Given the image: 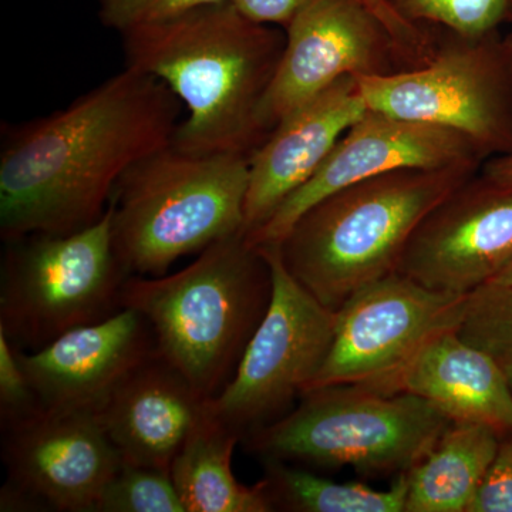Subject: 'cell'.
<instances>
[{
	"label": "cell",
	"instance_id": "cell-1",
	"mask_svg": "<svg viewBox=\"0 0 512 512\" xmlns=\"http://www.w3.org/2000/svg\"><path fill=\"white\" fill-rule=\"evenodd\" d=\"M181 104L157 77L126 66L62 110L3 127V242L96 224L120 178L173 144Z\"/></svg>",
	"mask_w": 512,
	"mask_h": 512
},
{
	"label": "cell",
	"instance_id": "cell-2",
	"mask_svg": "<svg viewBox=\"0 0 512 512\" xmlns=\"http://www.w3.org/2000/svg\"><path fill=\"white\" fill-rule=\"evenodd\" d=\"M126 66L167 84L188 117L173 146L192 156H252L268 134L262 103L284 55L286 35L245 18L231 0L120 33Z\"/></svg>",
	"mask_w": 512,
	"mask_h": 512
},
{
	"label": "cell",
	"instance_id": "cell-3",
	"mask_svg": "<svg viewBox=\"0 0 512 512\" xmlns=\"http://www.w3.org/2000/svg\"><path fill=\"white\" fill-rule=\"evenodd\" d=\"M272 291L264 249L238 232L173 275L128 276L121 305L148 320L158 353L208 402L234 377Z\"/></svg>",
	"mask_w": 512,
	"mask_h": 512
},
{
	"label": "cell",
	"instance_id": "cell-4",
	"mask_svg": "<svg viewBox=\"0 0 512 512\" xmlns=\"http://www.w3.org/2000/svg\"><path fill=\"white\" fill-rule=\"evenodd\" d=\"M481 167L402 168L333 192L276 245L282 262L306 291L338 311L360 288L397 271L420 221Z\"/></svg>",
	"mask_w": 512,
	"mask_h": 512
},
{
	"label": "cell",
	"instance_id": "cell-5",
	"mask_svg": "<svg viewBox=\"0 0 512 512\" xmlns=\"http://www.w3.org/2000/svg\"><path fill=\"white\" fill-rule=\"evenodd\" d=\"M251 157L192 156L170 144L133 165L109 205L127 274L165 275L183 256L242 232Z\"/></svg>",
	"mask_w": 512,
	"mask_h": 512
},
{
	"label": "cell",
	"instance_id": "cell-6",
	"mask_svg": "<svg viewBox=\"0 0 512 512\" xmlns=\"http://www.w3.org/2000/svg\"><path fill=\"white\" fill-rule=\"evenodd\" d=\"M451 423L414 394L340 384L303 393L291 412L241 444L264 461L397 477L419 464Z\"/></svg>",
	"mask_w": 512,
	"mask_h": 512
},
{
	"label": "cell",
	"instance_id": "cell-7",
	"mask_svg": "<svg viewBox=\"0 0 512 512\" xmlns=\"http://www.w3.org/2000/svg\"><path fill=\"white\" fill-rule=\"evenodd\" d=\"M128 276L114 248L110 207L82 231L5 242L0 332L23 352L45 348L63 333L123 309Z\"/></svg>",
	"mask_w": 512,
	"mask_h": 512
},
{
	"label": "cell",
	"instance_id": "cell-8",
	"mask_svg": "<svg viewBox=\"0 0 512 512\" xmlns=\"http://www.w3.org/2000/svg\"><path fill=\"white\" fill-rule=\"evenodd\" d=\"M433 29L424 66L356 76L367 110L460 131L487 160L512 153V33Z\"/></svg>",
	"mask_w": 512,
	"mask_h": 512
},
{
	"label": "cell",
	"instance_id": "cell-9",
	"mask_svg": "<svg viewBox=\"0 0 512 512\" xmlns=\"http://www.w3.org/2000/svg\"><path fill=\"white\" fill-rule=\"evenodd\" d=\"M261 248V247H259ZM272 268L271 303L231 382L207 409L241 441L291 412L311 389L335 340L338 311L320 303L264 247Z\"/></svg>",
	"mask_w": 512,
	"mask_h": 512
},
{
	"label": "cell",
	"instance_id": "cell-10",
	"mask_svg": "<svg viewBox=\"0 0 512 512\" xmlns=\"http://www.w3.org/2000/svg\"><path fill=\"white\" fill-rule=\"evenodd\" d=\"M467 295L433 291L400 272L363 286L338 309L332 349L309 390L349 384L390 393L429 340L458 329Z\"/></svg>",
	"mask_w": 512,
	"mask_h": 512
},
{
	"label": "cell",
	"instance_id": "cell-11",
	"mask_svg": "<svg viewBox=\"0 0 512 512\" xmlns=\"http://www.w3.org/2000/svg\"><path fill=\"white\" fill-rule=\"evenodd\" d=\"M2 511L96 512L120 454L93 412L40 407L2 426Z\"/></svg>",
	"mask_w": 512,
	"mask_h": 512
},
{
	"label": "cell",
	"instance_id": "cell-12",
	"mask_svg": "<svg viewBox=\"0 0 512 512\" xmlns=\"http://www.w3.org/2000/svg\"><path fill=\"white\" fill-rule=\"evenodd\" d=\"M285 30L284 55L259 113L268 136L340 77L417 69L363 0H306Z\"/></svg>",
	"mask_w": 512,
	"mask_h": 512
},
{
	"label": "cell",
	"instance_id": "cell-13",
	"mask_svg": "<svg viewBox=\"0 0 512 512\" xmlns=\"http://www.w3.org/2000/svg\"><path fill=\"white\" fill-rule=\"evenodd\" d=\"M512 261V183L484 173L420 221L397 271L433 291L467 295Z\"/></svg>",
	"mask_w": 512,
	"mask_h": 512
},
{
	"label": "cell",
	"instance_id": "cell-14",
	"mask_svg": "<svg viewBox=\"0 0 512 512\" xmlns=\"http://www.w3.org/2000/svg\"><path fill=\"white\" fill-rule=\"evenodd\" d=\"M485 161L483 151L460 131L367 110L343 134L316 173L289 195L261 228L245 238L255 247H276L316 202L376 175L402 168L483 165Z\"/></svg>",
	"mask_w": 512,
	"mask_h": 512
},
{
	"label": "cell",
	"instance_id": "cell-15",
	"mask_svg": "<svg viewBox=\"0 0 512 512\" xmlns=\"http://www.w3.org/2000/svg\"><path fill=\"white\" fill-rule=\"evenodd\" d=\"M156 350L148 320L136 309L123 308L35 352L16 349V355L43 409L94 412Z\"/></svg>",
	"mask_w": 512,
	"mask_h": 512
},
{
	"label": "cell",
	"instance_id": "cell-16",
	"mask_svg": "<svg viewBox=\"0 0 512 512\" xmlns=\"http://www.w3.org/2000/svg\"><path fill=\"white\" fill-rule=\"evenodd\" d=\"M366 111L359 82L349 74L279 121L251 157L242 234L261 228Z\"/></svg>",
	"mask_w": 512,
	"mask_h": 512
},
{
	"label": "cell",
	"instance_id": "cell-17",
	"mask_svg": "<svg viewBox=\"0 0 512 512\" xmlns=\"http://www.w3.org/2000/svg\"><path fill=\"white\" fill-rule=\"evenodd\" d=\"M205 409L207 402L156 350L93 413L123 463L171 474Z\"/></svg>",
	"mask_w": 512,
	"mask_h": 512
},
{
	"label": "cell",
	"instance_id": "cell-18",
	"mask_svg": "<svg viewBox=\"0 0 512 512\" xmlns=\"http://www.w3.org/2000/svg\"><path fill=\"white\" fill-rule=\"evenodd\" d=\"M399 392L427 400L454 423L512 431V392L503 367L458 329L439 333L417 352L394 379L390 393Z\"/></svg>",
	"mask_w": 512,
	"mask_h": 512
},
{
	"label": "cell",
	"instance_id": "cell-19",
	"mask_svg": "<svg viewBox=\"0 0 512 512\" xmlns=\"http://www.w3.org/2000/svg\"><path fill=\"white\" fill-rule=\"evenodd\" d=\"M500 439V431L487 424L453 421L407 473L406 512H468Z\"/></svg>",
	"mask_w": 512,
	"mask_h": 512
},
{
	"label": "cell",
	"instance_id": "cell-20",
	"mask_svg": "<svg viewBox=\"0 0 512 512\" xmlns=\"http://www.w3.org/2000/svg\"><path fill=\"white\" fill-rule=\"evenodd\" d=\"M241 437L208 409L171 466L185 512H271L261 483H239L232 456Z\"/></svg>",
	"mask_w": 512,
	"mask_h": 512
},
{
	"label": "cell",
	"instance_id": "cell-21",
	"mask_svg": "<svg viewBox=\"0 0 512 512\" xmlns=\"http://www.w3.org/2000/svg\"><path fill=\"white\" fill-rule=\"evenodd\" d=\"M264 463L259 483L272 511L406 512L407 473L394 477L387 490H375L360 483H336L285 461Z\"/></svg>",
	"mask_w": 512,
	"mask_h": 512
},
{
	"label": "cell",
	"instance_id": "cell-22",
	"mask_svg": "<svg viewBox=\"0 0 512 512\" xmlns=\"http://www.w3.org/2000/svg\"><path fill=\"white\" fill-rule=\"evenodd\" d=\"M404 20L420 28H444L478 35L505 23L510 0H384Z\"/></svg>",
	"mask_w": 512,
	"mask_h": 512
},
{
	"label": "cell",
	"instance_id": "cell-23",
	"mask_svg": "<svg viewBox=\"0 0 512 512\" xmlns=\"http://www.w3.org/2000/svg\"><path fill=\"white\" fill-rule=\"evenodd\" d=\"M96 512H185L170 473L121 463Z\"/></svg>",
	"mask_w": 512,
	"mask_h": 512
},
{
	"label": "cell",
	"instance_id": "cell-24",
	"mask_svg": "<svg viewBox=\"0 0 512 512\" xmlns=\"http://www.w3.org/2000/svg\"><path fill=\"white\" fill-rule=\"evenodd\" d=\"M458 333L495 359L512 355V286L485 284L468 293Z\"/></svg>",
	"mask_w": 512,
	"mask_h": 512
},
{
	"label": "cell",
	"instance_id": "cell-25",
	"mask_svg": "<svg viewBox=\"0 0 512 512\" xmlns=\"http://www.w3.org/2000/svg\"><path fill=\"white\" fill-rule=\"evenodd\" d=\"M222 2L227 0H97L101 23L119 33L180 18Z\"/></svg>",
	"mask_w": 512,
	"mask_h": 512
},
{
	"label": "cell",
	"instance_id": "cell-26",
	"mask_svg": "<svg viewBox=\"0 0 512 512\" xmlns=\"http://www.w3.org/2000/svg\"><path fill=\"white\" fill-rule=\"evenodd\" d=\"M36 394L20 366L16 349L0 332V424L13 423L40 409Z\"/></svg>",
	"mask_w": 512,
	"mask_h": 512
},
{
	"label": "cell",
	"instance_id": "cell-27",
	"mask_svg": "<svg viewBox=\"0 0 512 512\" xmlns=\"http://www.w3.org/2000/svg\"><path fill=\"white\" fill-rule=\"evenodd\" d=\"M468 512H512V431L501 434L497 454Z\"/></svg>",
	"mask_w": 512,
	"mask_h": 512
},
{
	"label": "cell",
	"instance_id": "cell-28",
	"mask_svg": "<svg viewBox=\"0 0 512 512\" xmlns=\"http://www.w3.org/2000/svg\"><path fill=\"white\" fill-rule=\"evenodd\" d=\"M363 2L383 20L384 25L392 32L394 39L402 46L416 67L429 62L434 52V33L430 28H420L400 18L384 0H363Z\"/></svg>",
	"mask_w": 512,
	"mask_h": 512
},
{
	"label": "cell",
	"instance_id": "cell-29",
	"mask_svg": "<svg viewBox=\"0 0 512 512\" xmlns=\"http://www.w3.org/2000/svg\"><path fill=\"white\" fill-rule=\"evenodd\" d=\"M245 16L256 23L271 26H286L295 18L306 0H231Z\"/></svg>",
	"mask_w": 512,
	"mask_h": 512
},
{
	"label": "cell",
	"instance_id": "cell-30",
	"mask_svg": "<svg viewBox=\"0 0 512 512\" xmlns=\"http://www.w3.org/2000/svg\"><path fill=\"white\" fill-rule=\"evenodd\" d=\"M481 173L495 180L512 183V153L490 158L481 167Z\"/></svg>",
	"mask_w": 512,
	"mask_h": 512
},
{
	"label": "cell",
	"instance_id": "cell-31",
	"mask_svg": "<svg viewBox=\"0 0 512 512\" xmlns=\"http://www.w3.org/2000/svg\"><path fill=\"white\" fill-rule=\"evenodd\" d=\"M488 284L512 286V261Z\"/></svg>",
	"mask_w": 512,
	"mask_h": 512
},
{
	"label": "cell",
	"instance_id": "cell-32",
	"mask_svg": "<svg viewBox=\"0 0 512 512\" xmlns=\"http://www.w3.org/2000/svg\"><path fill=\"white\" fill-rule=\"evenodd\" d=\"M501 367H503L505 376H507L508 384H510L512 392V355L498 357Z\"/></svg>",
	"mask_w": 512,
	"mask_h": 512
},
{
	"label": "cell",
	"instance_id": "cell-33",
	"mask_svg": "<svg viewBox=\"0 0 512 512\" xmlns=\"http://www.w3.org/2000/svg\"><path fill=\"white\" fill-rule=\"evenodd\" d=\"M505 23H511L512 25V0L508 3L507 12H505Z\"/></svg>",
	"mask_w": 512,
	"mask_h": 512
}]
</instances>
